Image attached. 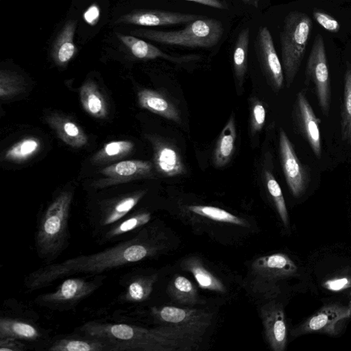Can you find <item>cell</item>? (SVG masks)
Here are the masks:
<instances>
[{
	"mask_svg": "<svg viewBox=\"0 0 351 351\" xmlns=\"http://www.w3.org/2000/svg\"><path fill=\"white\" fill-rule=\"evenodd\" d=\"M265 337L274 351H283L287 345V328L283 308L280 304L270 302L261 311Z\"/></svg>",
	"mask_w": 351,
	"mask_h": 351,
	"instance_id": "17",
	"label": "cell"
},
{
	"mask_svg": "<svg viewBox=\"0 0 351 351\" xmlns=\"http://www.w3.org/2000/svg\"><path fill=\"white\" fill-rule=\"evenodd\" d=\"M78 330L108 341L110 351L190 350L202 339L169 326L149 329L126 324L88 322Z\"/></svg>",
	"mask_w": 351,
	"mask_h": 351,
	"instance_id": "2",
	"label": "cell"
},
{
	"mask_svg": "<svg viewBox=\"0 0 351 351\" xmlns=\"http://www.w3.org/2000/svg\"><path fill=\"white\" fill-rule=\"evenodd\" d=\"M266 111L264 106L259 101H254L251 113V127L254 132L260 131L264 125Z\"/></svg>",
	"mask_w": 351,
	"mask_h": 351,
	"instance_id": "39",
	"label": "cell"
},
{
	"mask_svg": "<svg viewBox=\"0 0 351 351\" xmlns=\"http://www.w3.org/2000/svg\"><path fill=\"white\" fill-rule=\"evenodd\" d=\"M100 9L95 3L91 4L83 14L84 20L91 26L95 25L98 23Z\"/></svg>",
	"mask_w": 351,
	"mask_h": 351,
	"instance_id": "42",
	"label": "cell"
},
{
	"mask_svg": "<svg viewBox=\"0 0 351 351\" xmlns=\"http://www.w3.org/2000/svg\"><path fill=\"white\" fill-rule=\"evenodd\" d=\"M279 152L287 184L292 195L298 197L308 186L310 171L298 158L292 143L283 130L280 132Z\"/></svg>",
	"mask_w": 351,
	"mask_h": 351,
	"instance_id": "10",
	"label": "cell"
},
{
	"mask_svg": "<svg viewBox=\"0 0 351 351\" xmlns=\"http://www.w3.org/2000/svg\"><path fill=\"white\" fill-rule=\"evenodd\" d=\"M40 337L39 330L27 322L9 317L0 319V338L13 337L21 341H36Z\"/></svg>",
	"mask_w": 351,
	"mask_h": 351,
	"instance_id": "29",
	"label": "cell"
},
{
	"mask_svg": "<svg viewBox=\"0 0 351 351\" xmlns=\"http://www.w3.org/2000/svg\"><path fill=\"white\" fill-rule=\"evenodd\" d=\"M154 317L165 326L186 331L202 338L211 324L213 315L205 310L165 306L154 308Z\"/></svg>",
	"mask_w": 351,
	"mask_h": 351,
	"instance_id": "9",
	"label": "cell"
},
{
	"mask_svg": "<svg viewBox=\"0 0 351 351\" xmlns=\"http://www.w3.org/2000/svg\"><path fill=\"white\" fill-rule=\"evenodd\" d=\"M196 2L204 5L210 6L218 9H224L226 6L220 0H185Z\"/></svg>",
	"mask_w": 351,
	"mask_h": 351,
	"instance_id": "43",
	"label": "cell"
},
{
	"mask_svg": "<svg viewBox=\"0 0 351 351\" xmlns=\"http://www.w3.org/2000/svg\"><path fill=\"white\" fill-rule=\"evenodd\" d=\"M76 25L75 21H68L53 43L51 56L59 66L66 65L76 53L77 48L73 41Z\"/></svg>",
	"mask_w": 351,
	"mask_h": 351,
	"instance_id": "23",
	"label": "cell"
},
{
	"mask_svg": "<svg viewBox=\"0 0 351 351\" xmlns=\"http://www.w3.org/2000/svg\"><path fill=\"white\" fill-rule=\"evenodd\" d=\"M293 116L299 132L308 143L316 158H320L322 156L319 130L321 120L315 115L303 91H300L296 95Z\"/></svg>",
	"mask_w": 351,
	"mask_h": 351,
	"instance_id": "12",
	"label": "cell"
},
{
	"mask_svg": "<svg viewBox=\"0 0 351 351\" xmlns=\"http://www.w3.org/2000/svg\"><path fill=\"white\" fill-rule=\"evenodd\" d=\"M244 3L257 8L258 4V0H242Z\"/></svg>",
	"mask_w": 351,
	"mask_h": 351,
	"instance_id": "44",
	"label": "cell"
},
{
	"mask_svg": "<svg viewBox=\"0 0 351 351\" xmlns=\"http://www.w3.org/2000/svg\"><path fill=\"white\" fill-rule=\"evenodd\" d=\"M40 148V141L35 137H26L12 145L5 153L4 159L22 162L32 158Z\"/></svg>",
	"mask_w": 351,
	"mask_h": 351,
	"instance_id": "34",
	"label": "cell"
},
{
	"mask_svg": "<svg viewBox=\"0 0 351 351\" xmlns=\"http://www.w3.org/2000/svg\"><path fill=\"white\" fill-rule=\"evenodd\" d=\"M222 23L213 19H199L185 28L175 31L137 29L139 36L158 43L187 47H211L216 45L223 34Z\"/></svg>",
	"mask_w": 351,
	"mask_h": 351,
	"instance_id": "5",
	"label": "cell"
},
{
	"mask_svg": "<svg viewBox=\"0 0 351 351\" xmlns=\"http://www.w3.org/2000/svg\"><path fill=\"white\" fill-rule=\"evenodd\" d=\"M134 145L129 141H113L104 145L92 158L94 163H107L117 160L129 154Z\"/></svg>",
	"mask_w": 351,
	"mask_h": 351,
	"instance_id": "33",
	"label": "cell"
},
{
	"mask_svg": "<svg viewBox=\"0 0 351 351\" xmlns=\"http://www.w3.org/2000/svg\"><path fill=\"white\" fill-rule=\"evenodd\" d=\"M67 336L52 342L50 351H110V343L103 339L88 336Z\"/></svg>",
	"mask_w": 351,
	"mask_h": 351,
	"instance_id": "21",
	"label": "cell"
},
{
	"mask_svg": "<svg viewBox=\"0 0 351 351\" xmlns=\"http://www.w3.org/2000/svg\"><path fill=\"white\" fill-rule=\"evenodd\" d=\"M145 193L138 191L103 204L98 215L90 222L97 236L129 215Z\"/></svg>",
	"mask_w": 351,
	"mask_h": 351,
	"instance_id": "14",
	"label": "cell"
},
{
	"mask_svg": "<svg viewBox=\"0 0 351 351\" xmlns=\"http://www.w3.org/2000/svg\"><path fill=\"white\" fill-rule=\"evenodd\" d=\"M298 267L285 254L276 253L256 259L252 264L250 285L264 295L277 293V282L295 275Z\"/></svg>",
	"mask_w": 351,
	"mask_h": 351,
	"instance_id": "7",
	"label": "cell"
},
{
	"mask_svg": "<svg viewBox=\"0 0 351 351\" xmlns=\"http://www.w3.org/2000/svg\"><path fill=\"white\" fill-rule=\"evenodd\" d=\"M313 16L315 21L328 32L337 33L341 29V25L339 21L324 11L314 10Z\"/></svg>",
	"mask_w": 351,
	"mask_h": 351,
	"instance_id": "38",
	"label": "cell"
},
{
	"mask_svg": "<svg viewBox=\"0 0 351 351\" xmlns=\"http://www.w3.org/2000/svg\"><path fill=\"white\" fill-rule=\"evenodd\" d=\"M49 126L66 144L73 147H82L87 143V136L81 127L71 119L53 113L46 117Z\"/></svg>",
	"mask_w": 351,
	"mask_h": 351,
	"instance_id": "19",
	"label": "cell"
},
{
	"mask_svg": "<svg viewBox=\"0 0 351 351\" xmlns=\"http://www.w3.org/2000/svg\"><path fill=\"white\" fill-rule=\"evenodd\" d=\"M81 104L91 116L104 119L108 114L107 103L99 90L97 84L92 80H88L80 89Z\"/></svg>",
	"mask_w": 351,
	"mask_h": 351,
	"instance_id": "26",
	"label": "cell"
},
{
	"mask_svg": "<svg viewBox=\"0 0 351 351\" xmlns=\"http://www.w3.org/2000/svg\"><path fill=\"white\" fill-rule=\"evenodd\" d=\"M167 293L177 303L185 305H194L199 303L196 287L186 277L176 276L169 284Z\"/></svg>",
	"mask_w": 351,
	"mask_h": 351,
	"instance_id": "30",
	"label": "cell"
},
{
	"mask_svg": "<svg viewBox=\"0 0 351 351\" xmlns=\"http://www.w3.org/2000/svg\"><path fill=\"white\" fill-rule=\"evenodd\" d=\"M265 179L268 192L273 199L282 222L285 226L287 227L289 225V215L281 188L271 171H265Z\"/></svg>",
	"mask_w": 351,
	"mask_h": 351,
	"instance_id": "36",
	"label": "cell"
},
{
	"mask_svg": "<svg viewBox=\"0 0 351 351\" xmlns=\"http://www.w3.org/2000/svg\"><path fill=\"white\" fill-rule=\"evenodd\" d=\"M187 209L191 213L208 218L213 221L228 223L237 226H245L246 222L234 215L212 206L191 205Z\"/></svg>",
	"mask_w": 351,
	"mask_h": 351,
	"instance_id": "35",
	"label": "cell"
},
{
	"mask_svg": "<svg viewBox=\"0 0 351 351\" xmlns=\"http://www.w3.org/2000/svg\"><path fill=\"white\" fill-rule=\"evenodd\" d=\"M351 317V302L349 306L339 304L324 306L293 328L291 335L298 337L311 332H321L328 335H337V326L341 320Z\"/></svg>",
	"mask_w": 351,
	"mask_h": 351,
	"instance_id": "11",
	"label": "cell"
},
{
	"mask_svg": "<svg viewBox=\"0 0 351 351\" xmlns=\"http://www.w3.org/2000/svg\"><path fill=\"white\" fill-rule=\"evenodd\" d=\"M151 217V214L148 212H138L130 215H128L98 235V241L101 243L121 241L122 239L128 236L130 232L137 230L147 224Z\"/></svg>",
	"mask_w": 351,
	"mask_h": 351,
	"instance_id": "20",
	"label": "cell"
},
{
	"mask_svg": "<svg viewBox=\"0 0 351 351\" xmlns=\"http://www.w3.org/2000/svg\"><path fill=\"white\" fill-rule=\"evenodd\" d=\"M340 126L342 140L351 145V63L349 61L346 62L344 73Z\"/></svg>",
	"mask_w": 351,
	"mask_h": 351,
	"instance_id": "31",
	"label": "cell"
},
{
	"mask_svg": "<svg viewBox=\"0 0 351 351\" xmlns=\"http://www.w3.org/2000/svg\"><path fill=\"white\" fill-rule=\"evenodd\" d=\"M256 47L261 63L268 80L275 90H280L285 80L283 68L275 49L271 33L267 27L259 28Z\"/></svg>",
	"mask_w": 351,
	"mask_h": 351,
	"instance_id": "16",
	"label": "cell"
},
{
	"mask_svg": "<svg viewBox=\"0 0 351 351\" xmlns=\"http://www.w3.org/2000/svg\"><path fill=\"white\" fill-rule=\"evenodd\" d=\"M154 145V165L158 173L165 177L185 173L186 168L177 148L171 143L156 141Z\"/></svg>",
	"mask_w": 351,
	"mask_h": 351,
	"instance_id": "18",
	"label": "cell"
},
{
	"mask_svg": "<svg viewBox=\"0 0 351 351\" xmlns=\"http://www.w3.org/2000/svg\"><path fill=\"white\" fill-rule=\"evenodd\" d=\"M117 37L128 48L132 54L138 59L151 60L161 58L172 61H180L184 59L183 57L180 58L172 57L156 46L133 36L117 34Z\"/></svg>",
	"mask_w": 351,
	"mask_h": 351,
	"instance_id": "28",
	"label": "cell"
},
{
	"mask_svg": "<svg viewBox=\"0 0 351 351\" xmlns=\"http://www.w3.org/2000/svg\"><path fill=\"white\" fill-rule=\"evenodd\" d=\"M250 29H243L236 40L233 53V66L237 80L242 83L247 71Z\"/></svg>",
	"mask_w": 351,
	"mask_h": 351,
	"instance_id": "32",
	"label": "cell"
},
{
	"mask_svg": "<svg viewBox=\"0 0 351 351\" xmlns=\"http://www.w3.org/2000/svg\"><path fill=\"white\" fill-rule=\"evenodd\" d=\"M156 274L135 276L128 280L125 289L119 296L121 302H141L147 300L153 291Z\"/></svg>",
	"mask_w": 351,
	"mask_h": 351,
	"instance_id": "25",
	"label": "cell"
},
{
	"mask_svg": "<svg viewBox=\"0 0 351 351\" xmlns=\"http://www.w3.org/2000/svg\"><path fill=\"white\" fill-rule=\"evenodd\" d=\"M104 278V276L100 274L92 278H66L53 291L38 295L34 302L51 310H70L101 287Z\"/></svg>",
	"mask_w": 351,
	"mask_h": 351,
	"instance_id": "6",
	"label": "cell"
},
{
	"mask_svg": "<svg viewBox=\"0 0 351 351\" xmlns=\"http://www.w3.org/2000/svg\"><path fill=\"white\" fill-rule=\"evenodd\" d=\"M305 81L312 82L322 112L329 114L331 101V88L329 69L323 36L317 34L308 56L305 68Z\"/></svg>",
	"mask_w": 351,
	"mask_h": 351,
	"instance_id": "8",
	"label": "cell"
},
{
	"mask_svg": "<svg viewBox=\"0 0 351 351\" xmlns=\"http://www.w3.org/2000/svg\"><path fill=\"white\" fill-rule=\"evenodd\" d=\"M236 137L234 119L232 116L221 132L214 149L213 161L217 167L225 166L231 159Z\"/></svg>",
	"mask_w": 351,
	"mask_h": 351,
	"instance_id": "27",
	"label": "cell"
},
{
	"mask_svg": "<svg viewBox=\"0 0 351 351\" xmlns=\"http://www.w3.org/2000/svg\"><path fill=\"white\" fill-rule=\"evenodd\" d=\"M138 100L142 108L175 122H180L178 110L162 94L149 89H143L138 93Z\"/></svg>",
	"mask_w": 351,
	"mask_h": 351,
	"instance_id": "22",
	"label": "cell"
},
{
	"mask_svg": "<svg viewBox=\"0 0 351 351\" xmlns=\"http://www.w3.org/2000/svg\"><path fill=\"white\" fill-rule=\"evenodd\" d=\"M180 267L193 276L201 288L219 293L226 292L223 283L204 267L198 257L191 256L184 259L180 263Z\"/></svg>",
	"mask_w": 351,
	"mask_h": 351,
	"instance_id": "24",
	"label": "cell"
},
{
	"mask_svg": "<svg viewBox=\"0 0 351 351\" xmlns=\"http://www.w3.org/2000/svg\"><path fill=\"white\" fill-rule=\"evenodd\" d=\"M326 289L337 291L347 289L351 286V280L348 278H335L326 281L323 284Z\"/></svg>",
	"mask_w": 351,
	"mask_h": 351,
	"instance_id": "41",
	"label": "cell"
},
{
	"mask_svg": "<svg viewBox=\"0 0 351 351\" xmlns=\"http://www.w3.org/2000/svg\"><path fill=\"white\" fill-rule=\"evenodd\" d=\"M25 345L21 340L13 337L0 338V351H23Z\"/></svg>",
	"mask_w": 351,
	"mask_h": 351,
	"instance_id": "40",
	"label": "cell"
},
{
	"mask_svg": "<svg viewBox=\"0 0 351 351\" xmlns=\"http://www.w3.org/2000/svg\"><path fill=\"white\" fill-rule=\"evenodd\" d=\"M158 247L150 231L141 230L134 237L97 253L46 264L29 274L24 280V285L27 291H35L74 274H101L143 261L154 254Z\"/></svg>",
	"mask_w": 351,
	"mask_h": 351,
	"instance_id": "1",
	"label": "cell"
},
{
	"mask_svg": "<svg viewBox=\"0 0 351 351\" xmlns=\"http://www.w3.org/2000/svg\"><path fill=\"white\" fill-rule=\"evenodd\" d=\"M23 89L22 80L16 74L8 71L0 72V97L2 101L10 99Z\"/></svg>",
	"mask_w": 351,
	"mask_h": 351,
	"instance_id": "37",
	"label": "cell"
},
{
	"mask_svg": "<svg viewBox=\"0 0 351 351\" xmlns=\"http://www.w3.org/2000/svg\"><path fill=\"white\" fill-rule=\"evenodd\" d=\"M313 27L310 16L300 11L290 12L280 34L282 65L286 85L290 87L304 59Z\"/></svg>",
	"mask_w": 351,
	"mask_h": 351,
	"instance_id": "4",
	"label": "cell"
},
{
	"mask_svg": "<svg viewBox=\"0 0 351 351\" xmlns=\"http://www.w3.org/2000/svg\"><path fill=\"white\" fill-rule=\"evenodd\" d=\"M202 16L158 10H136L119 16L116 23H125L146 27L190 23Z\"/></svg>",
	"mask_w": 351,
	"mask_h": 351,
	"instance_id": "15",
	"label": "cell"
},
{
	"mask_svg": "<svg viewBox=\"0 0 351 351\" xmlns=\"http://www.w3.org/2000/svg\"><path fill=\"white\" fill-rule=\"evenodd\" d=\"M73 193H59L49 204L37 222L35 247L45 263H53L67 247L70 239L69 218Z\"/></svg>",
	"mask_w": 351,
	"mask_h": 351,
	"instance_id": "3",
	"label": "cell"
},
{
	"mask_svg": "<svg viewBox=\"0 0 351 351\" xmlns=\"http://www.w3.org/2000/svg\"><path fill=\"white\" fill-rule=\"evenodd\" d=\"M100 173L106 178L95 182L97 187H106L132 180L153 177V164L140 160H123L109 165Z\"/></svg>",
	"mask_w": 351,
	"mask_h": 351,
	"instance_id": "13",
	"label": "cell"
}]
</instances>
